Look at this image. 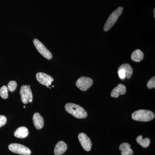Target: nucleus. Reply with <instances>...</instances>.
I'll return each mask as SVG.
<instances>
[{
  "mask_svg": "<svg viewBox=\"0 0 155 155\" xmlns=\"http://www.w3.org/2000/svg\"><path fill=\"white\" fill-rule=\"evenodd\" d=\"M65 108L67 113L71 114L75 118L84 119L87 117L86 111L78 105L73 103H68L65 105Z\"/></svg>",
  "mask_w": 155,
  "mask_h": 155,
  "instance_id": "f257e3e1",
  "label": "nucleus"
},
{
  "mask_svg": "<svg viewBox=\"0 0 155 155\" xmlns=\"http://www.w3.org/2000/svg\"><path fill=\"white\" fill-rule=\"evenodd\" d=\"M155 114L152 111L148 110H140L132 114V119L135 121L148 122L154 118Z\"/></svg>",
  "mask_w": 155,
  "mask_h": 155,
  "instance_id": "f03ea898",
  "label": "nucleus"
},
{
  "mask_svg": "<svg viewBox=\"0 0 155 155\" xmlns=\"http://www.w3.org/2000/svg\"><path fill=\"white\" fill-rule=\"evenodd\" d=\"M123 11V7H119L110 14L104 26V31H108L114 26L120 15L122 14Z\"/></svg>",
  "mask_w": 155,
  "mask_h": 155,
  "instance_id": "7ed1b4c3",
  "label": "nucleus"
},
{
  "mask_svg": "<svg viewBox=\"0 0 155 155\" xmlns=\"http://www.w3.org/2000/svg\"><path fill=\"white\" fill-rule=\"evenodd\" d=\"M21 101L24 104L32 102L33 96L30 86L28 85H22L20 90Z\"/></svg>",
  "mask_w": 155,
  "mask_h": 155,
  "instance_id": "20e7f679",
  "label": "nucleus"
},
{
  "mask_svg": "<svg viewBox=\"0 0 155 155\" xmlns=\"http://www.w3.org/2000/svg\"><path fill=\"white\" fill-rule=\"evenodd\" d=\"M8 148L10 151L15 153L22 155H30L31 151L28 148L19 143H11L9 145Z\"/></svg>",
  "mask_w": 155,
  "mask_h": 155,
  "instance_id": "39448f33",
  "label": "nucleus"
},
{
  "mask_svg": "<svg viewBox=\"0 0 155 155\" xmlns=\"http://www.w3.org/2000/svg\"><path fill=\"white\" fill-rule=\"evenodd\" d=\"M33 43L38 52L48 60H51L52 58V54L51 52L45 47L44 45L37 39L33 40Z\"/></svg>",
  "mask_w": 155,
  "mask_h": 155,
  "instance_id": "423d86ee",
  "label": "nucleus"
},
{
  "mask_svg": "<svg viewBox=\"0 0 155 155\" xmlns=\"http://www.w3.org/2000/svg\"><path fill=\"white\" fill-rule=\"evenodd\" d=\"M93 81L90 78L82 76L78 78L76 82V86L82 91H86L91 87Z\"/></svg>",
  "mask_w": 155,
  "mask_h": 155,
  "instance_id": "0eeeda50",
  "label": "nucleus"
},
{
  "mask_svg": "<svg viewBox=\"0 0 155 155\" xmlns=\"http://www.w3.org/2000/svg\"><path fill=\"white\" fill-rule=\"evenodd\" d=\"M36 78L37 80L40 83L48 87H49V86L51 85L52 82L54 81V78L51 76L43 72L37 73Z\"/></svg>",
  "mask_w": 155,
  "mask_h": 155,
  "instance_id": "6e6552de",
  "label": "nucleus"
},
{
  "mask_svg": "<svg viewBox=\"0 0 155 155\" xmlns=\"http://www.w3.org/2000/svg\"><path fill=\"white\" fill-rule=\"evenodd\" d=\"M78 138L81 146L86 151L91 150L92 147V143L89 137L84 133H80L78 136Z\"/></svg>",
  "mask_w": 155,
  "mask_h": 155,
  "instance_id": "1a4fd4ad",
  "label": "nucleus"
},
{
  "mask_svg": "<svg viewBox=\"0 0 155 155\" xmlns=\"http://www.w3.org/2000/svg\"><path fill=\"white\" fill-rule=\"evenodd\" d=\"M126 92V87L122 84H119L113 89L111 93V96L113 97H118L120 95L125 94Z\"/></svg>",
  "mask_w": 155,
  "mask_h": 155,
  "instance_id": "9d476101",
  "label": "nucleus"
},
{
  "mask_svg": "<svg viewBox=\"0 0 155 155\" xmlns=\"http://www.w3.org/2000/svg\"><path fill=\"white\" fill-rule=\"evenodd\" d=\"M33 121L35 127L37 129H41L44 125V120L42 116L38 113H35L33 116Z\"/></svg>",
  "mask_w": 155,
  "mask_h": 155,
  "instance_id": "9b49d317",
  "label": "nucleus"
},
{
  "mask_svg": "<svg viewBox=\"0 0 155 155\" xmlns=\"http://www.w3.org/2000/svg\"><path fill=\"white\" fill-rule=\"evenodd\" d=\"M67 149V144L64 142H58L55 147L54 153L55 155H61L64 154Z\"/></svg>",
  "mask_w": 155,
  "mask_h": 155,
  "instance_id": "f8f14e48",
  "label": "nucleus"
},
{
  "mask_svg": "<svg viewBox=\"0 0 155 155\" xmlns=\"http://www.w3.org/2000/svg\"><path fill=\"white\" fill-rule=\"evenodd\" d=\"M29 132L28 128L25 127H20L17 128L14 132V136L17 138H24L27 137Z\"/></svg>",
  "mask_w": 155,
  "mask_h": 155,
  "instance_id": "ddd939ff",
  "label": "nucleus"
},
{
  "mask_svg": "<svg viewBox=\"0 0 155 155\" xmlns=\"http://www.w3.org/2000/svg\"><path fill=\"white\" fill-rule=\"evenodd\" d=\"M130 145L127 143H123L120 145L119 149L121 151L122 155H132L134 152L130 148Z\"/></svg>",
  "mask_w": 155,
  "mask_h": 155,
  "instance_id": "4468645a",
  "label": "nucleus"
},
{
  "mask_svg": "<svg viewBox=\"0 0 155 155\" xmlns=\"http://www.w3.org/2000/svg\"><path fill=\"white\" fill-rule=\"evenodd\" d=\"M144 58L143 53L139 49L136 50L131 54V58L132 61L136 62L141 61Z\"/></svg>",
  "mask_w": 155,
  "mask_h": 155,
  "instance_id": "2eb2a0df",
  "label": "nucleus"
},
{
  "mask_svg": "<svg viewBox=\"0 0 155 155\" xmlns=\"http://www.w3.org/2000/svg\"><path fill=\"white\" fill-rule=\"evenodd\" d=\"M118 69H122L126 73V77L128 79H130L133 73V69L129 64H122Z\"/></svg>",
  "mask_w": 155,
  "mask_h": 155,
  "instance_id": "dca6fc26",
  "label": "nucleus"
},
{
  "mask_svg": "<svg viewBox=\"0 0 155 155\" xmlns=\"http://www.w3.org/2000/svg\"><path fill=\"white\" fill-rule=\"evenodd\" d=\"M136 141L143 148H147L149 146L150 142L149 138H146L143 139L142 135L139 136L137 137Z\"/></svg>",
  "mask_w": 155,
  "mask_h": 155,
  "instance_id": "f3484780",
  "label": "nucleus"
},
{
  "mask_svg": "<svg viewBox=\"0 0 155 155\" xmlns=\"http://www.w3.org/2000/svg\"><path fill=\"white\" fill-rule=\"evenodd\" d=\"M0 96L2 98L5 99L8 97V88L5 85H4L0 89Z\"/></svg>",
  "mask_w": 155,
  "mask_h": 155,
  "instance_id": "a211bd4d",
  "label": "nucleus"
},
{
  "mask_svg": "<svg viewBox=\"0 0 155 155\" xmlns=\"http://www.w3.org/2000/svg\"><path fill=\"white\" fill-rule=\"evenodd\" d=\"M17 87V83L14 81H11L8 84V88L11 92L15 91Z\"/></svg>",
  "mask_w": 155,
  "mask_h": 155,
  "instance_id": "6ab92c4d",
  "label": "nucleus"
},
{
  "mask_svg": "<svg viewBox=\"0 0 155 155\" xmlns=\"http://www.w3.org/2000/svg\"><path fill=\"white\" fill-rule=\"evenodd\" d=\"M147 87L149 89L155 88V77L152 78L147 84Z\"/></svg>",
  "mask_w": 155,
  "mask_h": 155,
  "instance_id": "aec40b11",
  "label": "nucleus"
},
{
  "mask_svg": "<svg viewBox=\"0 0 155 155\" xmlns=\"http://www.w3.org/2000/svg\"><path fill=\"white\" fill-rule=\"evenodd\" d=\"M118 74H119V78L121 79H125V77H126V75L125 71L123 69H118Z\"/></svg>",
  "mask_w": 155,
  "mask_h": 155,
  "instance_id": "412c9836",
  "label": "nucleus"
},
{
  "mask_svg": "<svg viewBox=\"0 0 155 155\" xmlns=\"http://www.w3.org/2000/svg\"><path fill=\"white\" fill-rule=\"evenodd\" d=\"M7 122V118L5 116L0 115V127L5 125Z\"/></svg>",
  "mask_w": 155,
  "mask_h": 155,
  "instance_id": "4be33fe9",
  "label": "nucleus"
},
{
  "mask_svg": "<svg viewBox=\"0 0 155 155\" xmlns=\"http://www.w3.org/2000/svg\"><path fill=\"white\" fill-rule=\"evenodd\" d=\"M154 17L155 18V9H154Z\"/></svg>",
  "mask_w": 155,
  "mask_h": 155,
  "instance_id": "5701e85b",
  "label": "nucleus"
},
{
  "mask_svg": "<svg viewBox=\"0 0 155 155\" xmlns=\"http://www.w3.org/2000/svg\"><path fill=\"white\" fill-rule=\"evenodd\" d=\"M24 107V108H25V106H24V107Z\"/></svg>",
  "mask_w": 155,
  "mask_h": 155,
  "instance_id": "b1692460",
  "label": "nucleus"
}]
</instances>
